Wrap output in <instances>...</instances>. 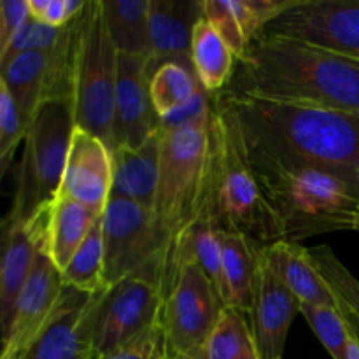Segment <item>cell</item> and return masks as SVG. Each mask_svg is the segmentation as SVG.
I'll list each match as a JSON object with an SVG mask.
<instances>
[{
	"instance_id": "cell-1",
	"label": "cell",
	"mask_w": 359,
	"mask_h": 359,
	"mask_svg": "<svg viewBox=\"0 0 359 359\" xmlns=\"http://www.w3.org/2000/svg\"><path fill=\"white\" fill-rule=\"evenodd\" d=\"M230 91L258 100L359 111V58L262 32L238 58Z\"/></svg>"
},
{
	"instance_id": "cell-2",
	"label": "cell",
	"mask_w": 359,
	"mask_h": 359,
	"mask_svg": "<svg viewBox=\"0 0 359 359\" xmlns=\"http://www.w3.org/2000/svg\"><path fill=\"white\" fill-rule=\"evenodd\" d=\"M217 100L251 142L291 160L359 174V111L258 100L233 91Z\"/></svg>"
},
{
	"instance_id": "cell-3",
	"label": "cell",
	"mask_w": 359,
	"mask_h": 359,
	"mask_svg": "<svg viewBox=\"0 0 359 359\" xmlns=\"http://www.w3.org/2000/svg\"><path fill=\"white\" fill-rule=\"evenodd\" d=\"M241 128V126H238ZM248 158L284 238L351 230L359 207V175L328 170L277 154L251 142L241 130Z\"/></svg>"
},
{
	"instance_id": "cell-4",
	"label": "cell",
	"mask_w": 359,
	"mask_h": 359,
	"mask_svg": "<svg viewBox=\"0 0 359 359\" xmlns=\"http://www.w3.org/2000/svg\"><path fill=\"white\" fill-rule=\"evenodd\" d=\"M207 219L212 221L217 230L245 235L259 249L284 238L283 226L252 170L237 119L219 100L212 119V172Z\"/></svg>"
},
{
	"instance_id": "cell-5",
	"label": "cell",
	"mask_w": 359,
	"mask_h": 359,
	"mask_svg": "<svg viewBox=\"0 0 359 359\" xmlns=\"http://www.w3.org/2000/svg\"><path fill=\"white\" fill-rule=\"evenodd\" d=\"M210 172L212 121L191 128H160V172L153 212L170 237L165 272L182 235L196 219L207 217Z\"/></svg>"
},
{
	"instance_id": "cell-6",
	"label": "cell",
	"mask_w": 359,
	"mask_h": 359,
	"mask_svg": "<svg viewBox=\"0 0 359 359\" xmlns=\"http://www.w3.org/2000/svg\"><path fill=\"white\" fill-rule=\"evenodd\" d=\"M119 53L105 27L100 0L76 18L70 58V109L74 123L114 151V107Z\"/></svg>"
},
{
	"instance_id": "cell-7",
	"label": "cell",
	"mask_w": 359,
	"mask_h": 359,
	"mask_svg": "<svg viewBox=\"0 0 359 359\" xmlns=\"http://www.w3.org/2000/svg\"><path fill=\"white\" fill-rule=\"evenodd\" d=\"M74 128L69 100L53 98L41 105L23 142L16 193L7 217L25 219L53 205L62 189Z\"/></svg>"
},
{
	"instance_id": "cell-8",
	"label": "cell",
	"mask_w": 359,
	"mask_h": 359,
	"mask_svg": "<svg viewBox=\"0 0 359 359\" xmlns=\"http://www.w3.org/2000/svg\"><path fill=\"white\" fill-rule=\"evenodd\" d=\"M223 309V300L209 277L191 258L181 256L161 307L160 325L167 359L205 354Z\"/></svg>"
},
{
	"instance_id": "cell-9",
	"label": "cell",
	"mask_w": 359,
	"mask_h": 359,
	"mask_svg": "<svg viewBox=\"0 0 359 359\" xmlns=\"http://www.w3.org/2000/svg\"><path fill=\"white\" fill-rule=\"evenodd\" d=\"M104 279L111 287L149 266L163 265L170 237L147 207L123 198H111L102 212Z\"/></svg>"
},
{
	"instance_id": "cell-10",
	"label": "cell",
	"mask_w": 359,
	"mask_h": 359,
	"mask_svg": "<svg viewBox=\"0 0 359 359\" xmlns=\"http://www.w3.org/2000/svg\"><path fill=\"white\" fill-rule=\"evenodd\" d=\"M163 307V265L126 277L102 293L91 321L93 359L158 325Z\"/></svg>"
},
{
	"instance_id": "cell-11",
	"label": "cell",
	"mask_w": 359,
	"mask_h": 359,
	"mask_svg": "<svg viewBox=\"0 0 359 359\" xmlns=\"http://www.w3.org/2000/svg\"><path fill=\"white\" fill-rule=\"evenodd\" d=\"M263 32L359 58V0H297Z\"/></svg>"
},
{
	"instance_id": "cell-12",
	"label": "cell",
	"mask_w": 359,
	"mask_h": 359,
	"mask_svg": "<svg viewBox=\"0 0 359 359\" xmlns=\"http://www.w3.org/2000/svg\"><path fill=\"white\" fill-rule=\"evenodd\" d=\"M65 290L62 270L42 249L35 259L34 270L14 305L11 323L2 333L0 359H21L55 312Z\"/></svg>"
},
{
	"instance_id": "cell-13",
	"label": "cell",
	"mask_w": 359,
	"mask_h": 359,
	"mask_svg": "<svg viewBox=\"0 0 359 359\" xmlns=\"http://www.w3.org/2000/svg\"><path fill=\"white\" fill-rule=\"evenodd\" d=\"M102 293L65 286L53 316L21 359H93L91 321Z\"/></svg>"
},
{
	"instance_id": "cell-14",
	"label": "cell",
	"mask_w": 359,
	"mask_h": 359,
	"mask_svg": "<svg viewBox=\"0 0 359 359\" xmlns=\"http://www.w3.org/2000/svg\"><path fill=\"white\" fill-rule=\"evenodd\" d=\"M49 209L41 210L25 219H13V217L4 219L2 263H0V326H2V333L9 326L14 305L34 270L39 252L46 249Z\"/></svg>"
},
{
	"instance_id": "cell-15",
	"label": "cell",
	"mask_w": 359,
	"mask_h": 359,
	"mask_svg": "<svg viewBox=\"0 0 359 359\" xmlns=\"http://www.w3.org/2000/svg\"><path fill=\"white\" fill-rule=\"evenodd\" d=\"M151 74L147 62L135 56L119 55L114 107V149H139L158 132L149 95Z\"/></svg>"
},
{
	"instance_id": "cell-16",
	"label": "cell",
	"mask_w": 359,
	"mask_h": 359,
	"mask_svg": "<svg viewBox=\"0 0 359 359\" xmlns=\"http://www.w3.org/2000/svg\"><path fill=\"white\" fill-rule=\"evenodd\" d=\"M112 153L98 137L76 126L67 154L65 174L58 195L104 212L111 200Z\"/></svg>"
},
{
	"instance_id": "cell-17",
	"label": "cell",
	"mask_w": 359,
	"mask_h": 359,
	"mask_svg": "<svg viewBox=\"0 0 359 359\" xmlns=\"http://www.w3.org/2000/svg\"><path fill=\"white\" fill-rule=\"evenodd\" d=\"M298 312L300 304L297 298L277 279L259 255L249 318L262 359H283L287 333Z\"/></svg>"
},
{
	"instance_id": "cell-18",
	"label": "cell",
	"mask_w": 359,
	"mask_h": 359,
	"mask_svg": "<svg viewBox=\"0 0 359 359\" xmlns=\"http://www.w3.org/2000/svg\"><path fill=\"white\" fill-rule=\"evenodd\" d=\"M200 18V2L149 0V74L167 62H191L193 27Z\"/></svg>"
},
{
	"instance_id": "cell-19",
	"label": "cell",
	"mask_w": 359,
	"mask_h": 359,
	"mask_svg": "<svg viewBox=\"0 0 359 359\" xmlns=\"http://www.w3.org/2000/svg\"><path fill=\"white\" fill-rule=\"evenodd\" d=\"M259 255L277 279L297 298L298 304L337 307L332 291L312 265L307 248L300 242L283 238L259 249Z\"/></svg>"
},
{
	"instance_id": "cell-20",
	"label": "cell",
	"mask_w": 359,
	"mask_h": 359,
	"mask_svg": "<svg viewBox=\"0 0 359 359\" xmlns=\"http://www.w3.org/2000/svg\"><path fill=\"white\" fill-rule=\"evenodd\" d=\"M160 172V128L139 149L112 151L111 198H123L153 210Z\"/></svg>"
},
{
	"instance_id": "cell-21",
	"label": "cell",
	"mask_w": 359,
	"mask_h": 359,
	"mask_svg": "<svg viewBox=\"0 0 359 359\" xmlns=\"http://www.w3.org/2000/svg\"><path fill=\"white\" fill-rule=\"evenodd\" d=\"M100 212L76 202L70 196L58 195L49 209L46 251L58 270H65L95 224Z\"/></svg>"
},
{
	"instance_id": "cell-22",
	"label": "cell",
	"mask_w": 359,
	"mask_h": 359,
	"mask_svg": "<svg viewBox=\"0 0 359 359\" xmlns=\"http://www.w3.org/2000/svg\"><path fill=\"white\" fill-rule=\"evenodd\" d=\"M223 256V276L226 284V307L249 316L252 307L259 248L245 235L231 230H217Z\"/></svg>"
},
{
	"instance_id": "cell-23",
	"label": "cell",
	"mask_w": 359,
	"mask_h": 359,
	"mask_svg": "<svg viewBox=\"0 0 359 359\" xmlns=\"http://www.w3.org/2000/svg\"><path fill=\"white\" fill-rule=\"evenodd\" d=\"M105 27L119 55L149 58V0H100Z\"/></svg>"
},
{
	"instance_id": "cell-24",
	"label": "cell",
	"mask_w": 359,
	"mask_h": 359,
	"mask_svg": "<svg viewBox=\"0 0 359 359\" xmlns=\"http://www.w3.org/2000/svg\"><path fill=\"white\" fill-rule=\"evenodd\" d=\"M191 65L200 88L207 93L223 90L233 74L235 55L205 18H200L193 27Z\"/></svg>"
},
{
	"instance_id": "cell-25",
	"label": "cell",
	"mask_w": 359,
	"mask_h": 359,
	"mask_svg": "<svg viewBox=\"0 0 359 359\" xmlns=\"http://www.w3.org/2000/svg\"><path fill=\"white\" fill-rule=\"evenodd\" d=\"M200 91L195 74L179 62H167L158 67L149 79V95L158 119L174 114L184 107Z\"/></svg>"
},
{
	"instance_id": "cell-26",
	"label": "cell",
	"mask_w": 359,
	"mask_h": 359,
	"mask_svg": "<svg viewBox=\"0 0 359 359\" xmlns=\"http://www.w3.org/2000/svg\"><path fill=\"white\" fill-rule=\"evenodd\" d=\"M248 314L224 307L205 346L207 359H262Z\"/></svg>"
},
{
	"instance_id": "cell-27",
	"label": "cell",
	"mask_w": 359,
	"mask_h": 359,
	"mask_svg": "<svg viewBox=\"0 0 359 359\" xmlns=\"http://www.w3.org/2000/svg\"><path fill=\"white\" fill-rule=\"evenodd\" d=\"M104 233H102V217L93 230L81 244L74 258L63 270L62 276L65 286L84 293H100L107 290L104 279Z\"/></svg>"
},
{
	"instance_id": "cell-28",
	"label": "cell",
	"mask_w": 359,
	"mask_h": 359,
	"mask_svg": "<svg viewBox=\"0 0 359 359\" xmlns=\"http://www.w3.org/2000/svg\"><path fill=\"white\" fill-rule=\"evenodd\" d=\"M307 252L311 256L312 265L316 266L321 279L332 291L337 307L347 309L353 314L359 316V280L356 277L347 270V266H344V263L337 258L330 245L323 244L307 248Z\"/></svg>"
},
{
	"instance_id": "cell-29",
	"label": "cell",
	"mask_w": 359,
	"mask_h": 359,
	"mask_svg": "<svg viewBox=\"0 0 359 359\" xmlns=\"http://www.w3.org/2000/svg\"><path fill=\"white\" fill-rule=\"evenodd\" d=\"M74 34H76V20L65 27L55 28L30 18V21L11 41L6 51L0 53V63L28 51H39L46 55L65 51L72 46Z\"/></svg>"
},
{
	"instance_id": "cell-30",
	"label": "cell",
	"mask_w": 359,
	"mask_h": 359,
	"mask_svg": "<svg viewBox=\"0 0 359 359\" xmlns=\"http://www.w3.org/2000/svg\"><path fill=\"white\" fill-rule=\"evenodd\" d=\"M300 314L333 359H349L351 332L337 307L300 305Z\"/></svg>"
},
{
	"instance_id": "cell-31",
	"label": "cell",
	"mask_w": 359,
	"mask_h": 359,
	"mask_svg": "<svg viewBox=\"0 0 359 359\" xmlns=\"http://www.w3.org/2000/svg\"><path fill=\"white\" fill-rule=\"evenodd\" d=\"M200 11L210 27L223 37L235 58H242L251 42L245 37L241 20L235 13L233 0H202Z\"/></svg>"
},
{
	"instance_id": "cell-32",
	"label": "cell",
	"mask_w": 359,
	"mask_h": 359,
	"mask_svg": "<svg viewBox=\"0 0 359 359\" xmlns=\"http://www.w3.org/2000/svg\"><path fill=\"white\" fill-rule=\"evenodd\" d=\"M28 126L25 125L16 102L13 100L7 88L0 83V167L2 172L9 168L14 151L25 142Z\"/></svg>"
},
{
	"instance_id": "cell-33",
	"label": "cell",
	"mask_w": 359,
	"mask_h": 359,
	"mask_svg": "<svg viewBox=\"0 0 359 359\" xmlns=\"http://www.w3.org/2000/svg\"><path fill=\"white\" fill-rule=\"evenodd\" d=\"M98 359H167L161 325L158 323V325L151 326L139 337Z\"/></svg>"
},
{
	"instance_id": "cell-34",
	"label": "cell",
	"mask_w": 359,
	"mask_h": 359,
	"mask_svg": "<svg viewBox=\"0 0 359 359\" xmlns=\"http://www.w3.org/2000/svg\"><path fill=\"white\" fill-rule=\"evenodd\" d=\"M28 0H2L0 2V53L7 49L18 32L30 21Z\"/></svg>"
},
{
	"instance_id": "cell-35",
	"label": "cell",
	"mask_w": 359,
	"mask_h": 359,
	"mask_svg": "<svg viewBox=\"0 0 359 359\" xmlns=\"http://www.w3.org/2000/svg\"><path fill=\"white\" fill-rule=\"evenodd\" d=\"M30 16L49 27L62 28L69 25L65 11V0H28Z\"/></svg>"
},
{
	"instance_id": "cell-36",
	"label": "cell",
	"mask_w": 359,
	"mask_h": 359,
	"mask_svg": "<svg viewBox=\"0 0 359 359\" xmlns=\"http://www.w3.org/2000/svg\"><path fill=\"white\" fill-rule=\"evenodd\" d=\"M337 309H339V311H340L342 318L346 319V323H347V326H349V330H351V333H353V337L359 342V316L353 314V312L347 311V309H340V307H337Z\"/></svg>"
},
{
	"instance_id": "cell-37",
	"label": "cell",
	"mask_w": 359,
	"mask_h": 359,
	"mask_svg": "<svg viewBox=\"0 0 359 359\" xmlns=\"http://www.w3.org/2000/svg\"><path fill=\"white\" fill-rule=\"evenodd\" d=\"M351 332V330H349ZM347 358L349 359H359V342L353 337L351 333V342H349V353H347Z\"/></svg>"
},
{
	"instance_id": "cell-38",
	"label": "cell",
	"mask_w": 359,
	"mask_h": 359,
	"mask_svg": "<svg viewBox=\"0 0 359 359\" xmlns=\"http://www.w3.org/2000/svg\"><path fill=\"white\" fill-rule=\"evenodd\" d=\"M351 230L359 231V207L356 210H354V214H353V223H351Z\"/></svg>"
},
{
	"instance_id": "cell-39",
	"label": "cell",
	"mask_w": 359,
	"mask_h": 359,
	"mask_svg": "<svg viewBox=\"0 0 359 359\" xmlns=\"http://www.w3.org/2000/svg\"><path fill=\"white\" fill-rule=\"evenodd\" d=\"M168 359H207L205 354H198V356H174Z\"/></svg>"
}]
</instances>
